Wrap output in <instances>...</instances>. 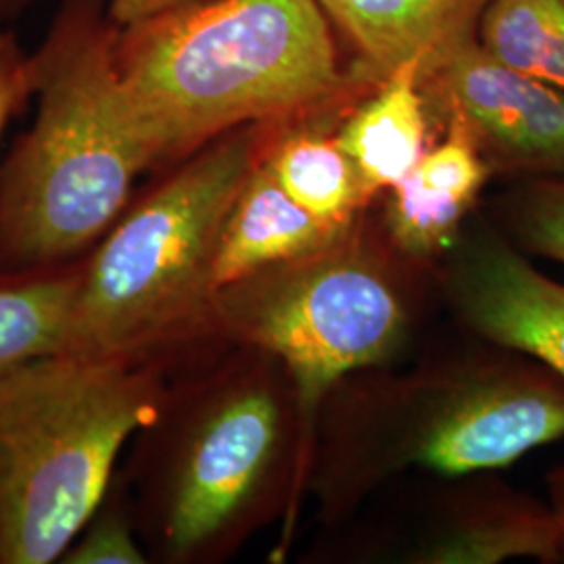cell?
I'll return each mask as SVG.
<instances>
[{"mask_svg":"<svg viewBox=\"0 0 564 564\" xmlns=\"http://www.w3.org/2000/svg\"><path fill=\"white\" fill-rule=\"evenodd\" d=\"M445 284L475 335L564 379V282L542 274L523 249L500 235H473L449 263Z\"/></svg>","mask_w":564,"mask_h":564,"instance_id":"cell-9","label":"cell"},{"mask_svg":"<svg viewBox=\"0 0 564 564\" xmlns=\"http://www.w3.org/2000/svg\"><path fill=\"white\" fill-rule=\"evenodd\" d=\"M82 262L0 270V381L25 364L65 349Z\"/></svg>","mask_w":564,"mask_h":564,"instance_id":"cell-15","label":"cell"},{"mask_svg":"<svg viewBox=\"0 0 564 564\" xmlns=\"http://www.w3.org/2000/svg\"><path fill=\"white\" fill-rule=\"evenodd\" d=\"M335 36L351 53V72L377 88L405 65L442 59L477 39L489 0H318Z\"/></svg>","mask_w":564,"mask_h":564,"instance_id":"cell-10","label":"cell"},{"mask_svg":"<svg viewBox=\"0 0 564 564\" xmlns=\"http://www.w3.org/2000/svg\"><path fill=\"white\" fill-rule=\"evenodd\" d=\"M442 126L444 139L426 149L414 174L424 186L473 205L489 181L491 167L456 121H444Z\"/></svg>","mask_w":564,"mask_h":564,"instance_id":"cell-19","label":"cell"},{"mask_svg":"<svg viewBox=\"0 0 564 564\" xmlns=\"http://www.w3.org/2000/svg\"><path fill=\"white\" fill-rule=\"evenodd\" d=\"M188 366L121 475L149 561L223 563L295 506L314 447L272 354L224 343Z\"/></svg>","mask_w":564,"mask_h":564,"instance_id":"cell-1","label":"cell"},{"mask_svg":"<svg viewBox=\"0 0 564 564\" xmlns=\"http://www.w3.org/2000/svg\"><path fill=\"white\" fill-rule=\"evenodd\" d=\"M431 121L421 67L405 65L343 116L335 137L375 197L416 170L429 149Z\"/></svg>","mask_w":564,"mask_h":564,"instance_id":"cell-13","label":"cell"},{"mask_svg":"<svg viewBox=\"0 0 564 564\" xmlns=\"http://www.w3.org/2000/svg\"><path fill=\"white\" fill-rule=\"evenodd\" d=\"M265 123L207 142L123 209L82 262L65 349L167 375L224 345L214 262L226 216L260 160Z\"/></svg>","mask_w":564,"mask_h":564,"instance_id":"cell-4","label":"cell"},{"mask_svg":"<svg viewBox=\"0 0 564 564\" xmlns=\"http://www.w3.org/2000/svg\"><path fill=\"white\" fill-rule=\"evenodd\" d=\"M36 0H0V28L11 25L34 4Z\"/></svg>","mask_w":564,"mask_h":564,"instance_id":"cell-24","label":"cell"},{"mask_svg":"<svg viewBox=\"0 0 564 564\" xmlns=\"http://www.w3.org/2000/svg\"><path fill=\"white\" fill-rule=\"evenodd\" d=\"M167 383L158 366L67 351L0 381V564L61 563Z\"/></svg>","mask_w":564,"mask_h":564,"instance_id":"cell-5","label":"cell"},{"mask_svg":"<svg viewBox=\"0 0 564 564\" xmlns=\"http://www.w3.org/2000/svg\"><path fill=\"white\" fill-rule=\"evenodd\" d=\"M209 0H109V15L118 28H128L139 21L153 20L178 9L195 7Z\"/></svg>","mask_w":564,"mask_h":564,"instance_id":"cell-22","label":"cell"},{"mask_svg":"<svg viewBox=\"0 0 564 564\" xmlns=\"http://www.w3.org/2000/svg\"><path fill=\"white\" fill-rule=\"evenodd\" d=\"M547 496L550 510L558 527V544H561V563H564V464L556 466L547 475Z\"/></svg>","mask_w":564,"mask_h":564,"instance_id":"cell-23","label":"cell"},{"mask_svg":"<svg viewBox=\"0 0 564 564\" xmlns=\"http://www.w3.org/2000/svg\"><path fill=\"white\" fill-rule=\"evenodd\" d=\"M477 42L494 59L564 90V0H489Z\"/></svg>","mask_w":564,"mask_h":564,"instance_id":"cell-16","label":"cell"},{"mask_svg":"<svg viewBox=\"0 0 564 564\" xmlns=\"http://www.w3.org/2000/svg\"><path fill=\"white\" fill-rule=\"evenodd\" d=\"M339 230L295 202L260 151L223 226L214 262L216 291L270 265L297 260Z\"/></svg>","mask_w":564,"mask_h":564,"instance_id":"cell-12","label":"cell"},{"mask_svg":"<svg viewBox=\"0 0 564 564\" xmlns=\"http://www.w3.org/2000/svg\"><path fill=\"white\" fill-rule=\"evenodd\" d=\"M65 564H147L149 554L141 542L132 494L118 473L102 496L101 505L65 550Z\"/></svg>","mask_w":564,"mask_h":564,"instance_id":"cell-18","label":"cell"},{"mask_svg":"<svg viewBox=\"0 0 564 564\" xmlns=\"http://www.w3.org/2000/svg\"><path fill=\"white\" fill-rule=\"evenodd\" d=\"M563 437V377L494 345L383 387L330 440L324 489L337 502L410 466L447 477L487 473Z\"/></svg>","mask_w":564,"mask_h":564,"instance_id":"cell-7","label":"cell"},{"mask_svg":"<svg viewBox=\"0 0 564 564\" xmlns=\"http://www.w3.org/2000/svg\"><path fill=\"white\" fill-rule=\"evenodd\" d=\"M512 558L561 563L550 506L502 484L460 491L412 550L421 564H496Z\"/></svg>","mask_w":564,"mask_h":564,"instance_id":"cell-11","label":"cell"},{"mask_svg":"<svg viewBox=\"0 0 564 564\" xmlns=\"http://www.w3.org/2000/svg\"><path fill=\"white\" fill-rule=\"evenodd\" d=\"M514 245L564 263V178H535L510 205Z\"/></svg>","mask_w":564,"mask_h":564,"instance_id":"cell-20","label":"cell"},{"mask_svg":"<svg viewBox=\"0 0 564 564\" xmlns=\"http://www.w3.org/2000/svg\"><path fill=\"white\" fill-rule=\"evenodd\" d=\"M109 0H61L30 53L36 120L0 163V270L86 258L158 170L121 90Z\"/></svg>","mask_w":564,"mask_h":564,"instance_id":"cell-3","label":"cell"},{"mask_svg":"<svg viewBox=\"0 0 564 564\" xmlns=\"http://www.w3.org/2000/svg\"><path fill=\"white\" fill-rule=\"evenodd\" d=\"M470 207V203L424 186L412 172L389 188L384 232L405 258L423 263L454 245Z\"/></svg>","mask_w":564,"mask_h":564,"instance_id":"cell-17","label":"cell"},{"mask_svg":"<svg viewBox=\"0 0 564 564\" xmlns=\"http://www.w3.org/2000/svg\"><path fill=\"white\" fill-rule=\"evenodd\" d=\"M349 109L265 123L263 132L262 160L284 191L335 228L354 223L372 199L356 163L335 137L337 128L333 130V121L341 120Z\"/></svg>","mask_w":564,"mask_h":564,"instance_id":"cell-14","label":"cell"},{"mask_svg":"<svg viewBox=\"0 0 564 564\" xmlns=\"http://www.w3.org/2000/svg\"><path fill=\"white\" fill-rule=\"evenodd\" d=\"M118 74L158 170L251 123L345 111L370 93L318 0H209L120 28Z\"/></svg>","mask_w":564,"mask_h":564,"instance_id":"cell-2","label":"cell"},{"mask_svg":"<svg viewBox=\"0 0 564 564\" xmlns=\"http://www.w3.org/2000/svg\"><path fill=\"white\" fill-rule=\"evenodd\" d=\"M433 120L456 121L491 167L564 178V90L531 78L466 42L421 72Z\"/></svg>","mask_w":564,"mask_h":564,"instance_id":"cell-8","label":"cell"},{"mask_svg":"<svg viewBox=\"0 0 564 564\" xmlns=\"http://www.w3.org/2000/svg\"><path fill=\"white\" fill-rule=\"evenodd\" d=\"M32 99L30 51L23 48L11 25L0 28V141L23 107Z\"/></svg>","mask_w":564,"mask_h":564,"instance_id":"cell-21","label":"cell"},{"mask_svg":"<svg viewBox=\"0 0 564 564\" xmlns=\"http://www.w3.org/2000/svg\"><path fill=\"white\" fill-rule=\"evenodd\" d=\"M419 265L387 232L379 235L358 216L302 258L220 289L218 335L281 360L314 447L324 400L349 375L384 364L402 349L414 324L412 270Z\"/></svg>","mask_w":564,"mask_h":564,"instance_id":"cell-6","label":"cell"}]
</instances>
